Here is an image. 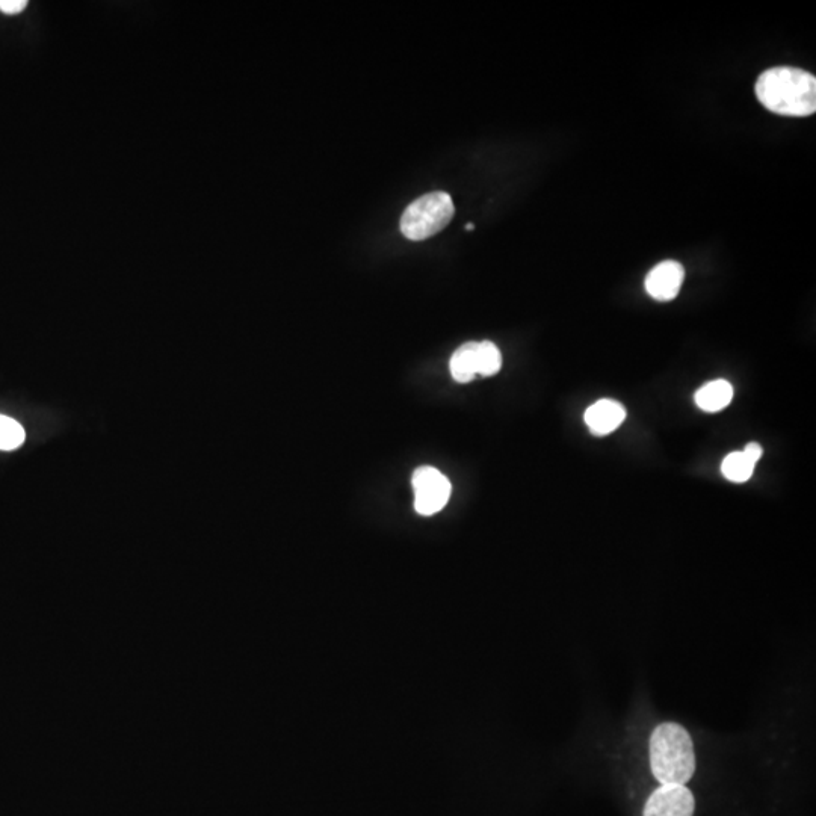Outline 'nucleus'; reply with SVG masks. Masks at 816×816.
Segmentation results:
<instances>
[{
    "label": "nucleus",
    "mask_w": 816,
    "mask_h": 816,
    "mask_svg": "<svg viewBox=\"0 0 816 816\" xmlns=\"http://www.w3.org/2000/svg\"><path fill=\"white\" fill-rule=\"evenodd\" d=\"M696 798L685 785H661L647 798L643 816H693Z\"/></svg>",
    "instance_id": "39448f33"
},
{
    "label": "nucleus",
    "mask_w": 816,
    "mask_h": 816,
    "mask_svg": "<svg viewBox=\"0 0 816 816\" xmlns=\"http://www.w3.org/2000/svg\"><path fill=\"white\" fill-rule=\"evenodd\" d=\"M756 463L744 451L732 452L721 464V472L732 483H745L755 472Z\"/></svg>",
    "instance_id": "9d476101"
},
{
    "label": "nucleus",
    "mask_w": 816,
    "mask_h": 816,
    "mask_svg": "<svg viewBox=\"0 0 816 816\" xmlns=\"http://www.w3.org/2000/svg\"><path fill=\"white\" fill-rule=\"evenodd\" d=\"M455 208L451 195L431 192L413 201L401 218V232L410 241H424L442 232L452 218Z\"/></svg>",
    "instance_id": "7ed1b4c3"
},
{
    "label": "nucleus",
    "mask_w": 816,
    "mask_h": 816,
    "mask_svg": "<svg viewBox=\"0 0 816 816\" xmlns=\"http://www.w3.org/2000/svg\"><path fill=\"white\" fill-rule=\"evenodd\" d=\"M473 229H475V226H473L472 223L467 224L466 230H473Z\"/></svg>",
    "instance_id": "2eb2a0df"
},
{
    "label": "nucleus",
    "mask_w": 816,
    "mask_h": 816,
    "mask_svg": "<svg viewBox=\"0 0 816 816\" xmlns=\"http://www.w3.org/2000/svg\"><path fill=\"white\" fill-rule=\"evenodd\" d=\"M733 387L729 381H709L696 393V404L706 413H718L732 402Z\"/></svg>",
    "instance_id": "6e6552de"
},
{
    "label": "nucleus",
    "mask_w": 816,
    "mask_h": 816,
    "mask_svg": "<svg viewBox=\"0 0 816 816\" xmlns=\"http://www.w3.org/2000/svg\"><path fill=\"white\" fill-rule=\"evenodd\" d=\"M649 762L661 785H687L697 770L696 750L687 727L673 721L658 724L649 738Z\"/></svg>",
    "instance_id": "f03ea898"
},
{
    "label": "nucleus",
    "mask_w": 816,
    "mask_h": 816,
    "mask_svg": "<svg viewBox=\"0 0 816 816\" xmlns=\"http://www.w3.org/2000/svg\"><path fill=\"white\" fill-rule=\"evenodd\" d=\"M452 378L458 383H469L478 375V342L461 345L449 362Z\"/></svg>",
    "instance_id": "1a4fd4ad"
},
{
    "label": "nucleus",
    "mask_w": 816,
    "mask_h": 816,
    "mask_svg": "<svg viewBox=\"0 0 816 816\" xmlns=\"http://www.w3.org/2000/svg\"><path fill=\"white\" fill-rule=\"evenodd\" d=\"M744 452L748 455V457L752 458L755 463H758V461L762 458V454H764V449H762V446L759 445V443L752 442L745 446Z\"/></svg>",
    "instance_id": "4468645a"
},
{
    "label": "nucleus",
    "mask_w": 816,
    "mask_h": 816,
    "mask_svg": "<svg viewBox=\"0 0 816 816\" xmlns=\"http://www.w3.org/2000/svg\"><path fill=\"white\" fill-rule=\"evenodd\" d=\"M626 408L614 399H600L585 412V424L594 436H608L625 422Z\"/></svg>",
    "instance_id": "0eeeda50"
},
{
    "label": "nucleus",
    "mask_w": 816,
    "mask_h": 816,
    "mask_svg": "<svg viewBox=\"0 0 816 816\" xmlns=\"http://www.w3.org/2000/svg\"><path fill=\"white\" fill-rule=\"evenodd\" d=\"M756 96L774 114L809 117L816 111V79L801 68L773 67L759 76Z\"/></svg>",
    "instance_id": "f257e3e1"
},
{
    "label": "nucleus",
    "mask_w": 816,
    "mask_h": 816,
    "mask_svg": "<svg viewBox=\"0 0 816 816\" xmlns=\"http://www.w3.org/2000/svg\"><path fill=\"white\" fill-rule=\"evenodd\" d=\"M25 430L19 422L7 416L0 415V449L13 451L20 448L25 442Z\"/></svg>",
    "instance_id": "f8f14e48"
},
{
    "label": "nucleus",
    "mask_w": 816,
    "mask_h": 816,
    "mask_svg": "<svg viewBox=\"0 0 816 816\" xmlns=\"http://www.w3.org/2000/svg\"><path fill=\"white\" fill-rule=\"evenodd\" d=\"M412 484L415 490V508L422 516H433L448 504L451 483L436 467L422 466L416 469Z\"/></svg>",
    "instance_id": "20e7f679"
},
{
    "label": "nucleus",
    "mask_w": 816,
    "mask_h": 816,
    "mask_svg": "<svg viewBox=\"0 0 816 816\" xmlns=\"http://www.w3.org/2000/svg\"><path fill=\"white\" fill-rule=\"evenodd\" d=\"M28 7L26 0H0V11L10 16L22 13Z\"/></svg>",
    "instance_id": "ddd939ff"
},
{
    "label": "nucleus",
    "mask_w": 816,
    "mask_h": 816,
    "mask_svg": "<svg viewBox=\"0 0 816 816\" xmlns=\"http://www.w3.org/2000/svg\"><path fill=\"white\" fill-rule=\"evenodd\" d=\"M502 368V354L493 342H478V375L493 377Z\"/></svg>",
    "instance_id": "9b49d317"
},
{
    "label": "nucleus",
    "mask_w": 816,
    "mask_h": 816,
    "mask_svg": "<svg viewBox=\"0 0 816 816\" xmlns=\"http://www.w3.org/2000/svg\"><path fill=\"white\" fill-rule=\"evenodd\" d=\"M685 268L674 260L658 263L646 277V291L653 300L671 301L684 285Z\"/></svg>",
    "instance_id": "423d86ee"
}]
</instances>
